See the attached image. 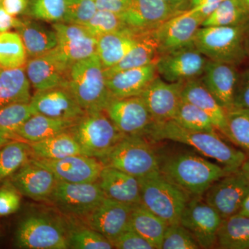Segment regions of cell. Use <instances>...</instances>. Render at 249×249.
<instances>
[{"instance_id":"7dc6e473","label":"cell","mask_w":249,"mask_h":249,"mask_svg":"<svg viewBox=\"0 0 249 249\" xmlns=\"http://www.w3.org/2000/svg\"><path fill=\"white\" fill-rule=\"evenodd\" d=\"M112 245L117 249H155L150 242L130 227L113 241Z\"/></svg>"},{"instance_id":"ffe728a7","label":"cell","mask_w":249,"mask_h":249,"mask_svg":"<svg viewBox=\"0 0 249 249\" xmlns=\"http://www.w3.org/2000/svg\"><path fill=\"white\" fill-rule=\"evenodd\" d=\"M29 104L34 114L55 119L77 120L86 114L66 86L36 91Z\"/></svg>"},{"instance_id":"816d5d0a","label":"cell","mask_w":249,"mask_h":249,"mask_svg":"<svg viewBox=\"0 0 249 249\" xmlns=\"http://www.w3.org/2000/svg\"><path fill=\"white\" fill-rule=\"evenodd\" d=\"M29 0H1V6L11 16L17 17L25 14Z\"/></svg>"},{"instance_id":"680465c9","label":"cell","mask_w":249,"mask_h":249,"mask_svg":"<svg viewBox=\"0 0 249 249\" xmlns=\"http://www.w3.org/2000/svg\"><path fill=\"white\" fill-rule=\"evenodd\" d=\"M165 1L173 3H185L187 0H165Z\"/></svg>"},{"instance_id":"7402d4cb","label":"cell","mask_w":249,"mask_h":249,"mask_svg":"<svg viewBox=\"0 0 249 249\" xmlns=\"http://www.w3.org/2000/svg\"><path fill=\"white\" fill-rule=\"evenodd\" d=\"M70 67L52 49L29 59L25 72L31 86L39 91L65 86Z\"/></svg>"},{"instance_id":"e0dca14e","label":"cell","mask_w":249,"mask_h":249,"mask_svg":"<svg viewBox=\"0 0 249 249\" xmlns=\"http://www.w3.org/2000/svg\"><path fill=\"white\" fill-rule=\"evenodd\" d=\"M133 206L106 197L82 221L112 243L130 227L129 222Z\"/></svg>"},{"instance_id":"603a6c76","label":"cell","mask_w":249,"mask_h":249,"mask_svg":"<svg viewBox=\"0 0 249 249\" xmlns=\"http://www.w3.org/2000/svg\"><path fill=\"white\" fill-rule=\"evenodd\" d=\"M237 67L224 62L208 60L201 81L226 111L234 108V97L238 79Z\"/></svg>"},{"instance_id":"4316f807","label":"cell","mask_w":249,"mask_h":249,"mask_svg":"<svg viewBox=\"0 0 249 249\" xmlns=\"http://www.w3.org/2000/svg\"><path fill=\"white\" fill-rule=\"evenodd\" d=\"M139 34L126 29L98 37L96 53L104 70L114 67L129 53L137 43Z\"/></svg>"},{"instance_id":"f1b7e54d","label":"cell","mask_w":249,"mask_h":249,"mask_svg":"<svg viewBox=\"0 0 249 249\" xmlns=\"http://www.w3.org/2000/svg\"><path fill=\"white\" fill-rule=\"evenodd\" d=\"M20 36L27 51V56H38L50 52L58 44L56 33L47 26L31 19H21L16 29Z\"/></svg>"},{"instance_id":"11a10c76","label":"cell","mask_w":249,"mask_h":249,"mask_svg":"<svg viewBox=\"0 0 249 249\" xmlns=\"http://www.w3.org/2000/svg\"><path fill=\"white\" fill-rule=\"evenodd\" d=\"M244 38H245V47L246 52H247V59L249 60V17L245 24Z\"/></svg>"},{"instance_id":"f5cc1de1","label":"cell","mask_w":249,"mask_h":249,"mask_svg":"<svg viewBox=\"0 0 249 249\" xmlns=\"http://www.w3.org/2000/svg\"><path fill=\"white\" fill-rule=\"evenodd\" d=\"M21 19L10 15L0 4V33L7 32L15 29L20 24Z\"/></svg>"},{"instance_id":"2e32d148","label":"cell","mask_w":249,"mask_h":249,"mask_svg":"<svg viewBox=\"0 0 249 249\" xmlns=\"http://www.w3.org/2000/svg\"><path fill=\"white\" fill-rule=\"evenodd\" d=\"M52 28L56 33L58 40L53 50L70 66L96 53L97 38L83 26L56 22Z\"/></svg>"},{"instance_id":"8fae6325","label":"cell","mask_w":249,"mask_h":249,"mask_svg":"<svg viewBox=\"0 0 249 249\" xmlns=\"http://www.w3.org/2000/svg\"><path fill=\"white\" fill-rule=\"evenodd\" d=\"M188 10L185 3L165 0H132L122 14L127 29L137 34L155 31L167 20Z\"/></svg>"},{"instance_id":"4dcf8cb0","label":"cell","mask_w":249,"mask_h":249,"mask_svg":"<svg viewBox=\"0 0 249 249\" xmlns=\"http://www.w3.org/2000/svg\"><path fill=\"white\" fill-rule=\"evenodd\" d=\"M158 45L153 31L139 34L137 43L128 53L111 68L104 70L106 78L116 72L145 66L158 58Z\"/></svg>"},{"instance_id":"f35d334b","label":"cell","mask_w":249,"mask_h":249,"mask_svg":"<svg viewBox=\"0 0 249 249\" xmlns=\"http://www.w3.org/2000/svg\"><path fill=\"white\" fill-rule=\"evenodd\" d=\"M225 137L249 152V109L235 107L227 111Z\"/></svg>"},{"instance_id":"9c48e42d","label":"cell","mask_w":249,"mask_h":249,"mask_svg":"<svg viewBox=\"0 0 249 249\" xmlns=\"http://www.w3.org/2000/svg\"><path fill=\"white\" fill-rule=\"evenodd\" d=\"M106 197L98 181L74 183L58 180L48 203L64 216L83 220Z\"/></svg>"},{"instance_id":"52a82bcc","label":"cell","mask_w":249,"mask_h":249,"mask_svg":"<svg viewBox=\"0 0 249 249\" xmlns=\"http://www.w3.org/2000/svg\"><path fill=\"white\" fill-rule=\"evenodd\" d=\"M245 26L201 27L193 43L209 60L239 66L247 59Z\"/></svg>"},{"instance_id":"7a4b0ae2","label":"cell","mask_w":249,"mask_h":249,"mask_svg":"<svg viewBox=\"0 0 249 249\" xmlns=\"http://www.w3.org/2000/svg\"><path fill=\"white\" fill-rule=\"evenodd\" d=\"M160 170L167 178L193 196H203L215 181L231 172L222 165L192 153L160 157Z\"/></svg>"},{"instance_id":"6f0895ef","label":"cell","mask_w":249,"mask_h":249,"mask_svg":"<svg viewBox=\"0 0 249 249\" xmlns=\"http://www.w3.org/2000/svg\"><path fill=\"white\" fill-rule=\"evenodd\" d=\"M14 139L9 137L7 134L3 133L0 131V147L4 146L6 144L11 142H14Z\"/></svg>"},{"instance_id":"d590c367","label":"cell","mask_w":249,"mask_h":249,"mask_svg":"<svg viewBox=\"0 0 249 249\" xmlns=\"http://www.w3.org/2000/svg\"><path fill=\"white\" fill-rule=\"evenodd\" d=\"M249 9L242 0H224L201 27H232L244 25L248 20Z\"/></svg>"},{"instance_id":"94428289","label":"cell","mask_w":249,"mask_h":249,"mask_svg":"<svg viewBox=\"0 0 249 249\" xmlns=\"http://www.w3.org/2000/svg\"><path fill=\"white\" fill-rule=\"evenodd\" d=\"M1 0H0V4H1Z\"/></svg>"},{"instance_id":"e575fe53","label":"cell","mask_w":249,"mask_h":249,"mask_svg":"<svg viewBox=\"0 0 249 249\" xmlns=\"http://www.w3.org/2000/svg\"><path fill=\"white\" fill-rule=\"evenodd\" d=\"M69 249H112V243L105 236L88 227L80 219L66 217Z\"/></svg>"},{"instance_id":"5bb4252c","label":"cell","mask_w":249,"mask_h":249,"mask_svg":"<svg viewBox=\"0 0 249 249\" xmlns=\"http://www.w3.org/2000/svg\"><path fill=\"white\" fill-rule=\"evenodd\" d=\"M249 191V182L240 169L218 179L205 193V199L222 219L237 214Z\"/></svg>"},{"instance_id":"74e56055","label":"cell","mask_w":249,"mask_h":249,"mask_svg":"<svg viewBox=\"0 0 249 249\" xmlns=\"http://www.w3.org/2000/svg\"><path fill=\"white\" fill-rule=\"evenodd\" d=\"M27 62V51L17 31L0 33V68H21Z\"/></svg>"},{"instance_id":"f546056e","label":"cell","mask_w":249,"mask_h":249,"mask_svg":"<svg viewBox=\"0 0 249 249\" xmlns=\"http://www.w3.org/2000/svg\"><path fill=\"white\" fill-rule=\"evenodd\" d=\"M31 86L24 67L0 68V108L30 102Z\"/></svg>"},{"instance_id":"60d3db41","label":"cell","mask_w":249,"mask_h":249,"mask_svg":"<svg viewBox=\"0 0 249 249\" xmlns=\"http://www.w3.org/2000/svg\"><path fill=\"white\" fill-rule=\"evenodd\" d=\"M67 6V0H29L25 14L36 20L62 22Z\"/></svg>"},{"instance_id":"3957f363","label":"cell","mask_w":249,"mask_h":249,"mask_svg":"<svg viewBox=\"0 0 249 249\" xmlns=\"http://www.w3.org/2000/svg\"><path fill=\"white\" fill-rule=\"evenodd\" d=\"M65 86L86 113L104 111L114 98L108 89L104 68L96 53L70 67Z\"/></svg>"},{"instance_id":"681fc988","label":"cell","mask_w":249,"mask_h":249,"mask_svg":"<svg viewBox=\"0 0 249 249\" xmlns=\"http://www.w3.org/2000/svg\"><path fill=\"white\" fill-rule=\"evenodd\" d=\"M224 0H190L188 11L197 15L204 20Z\"/></svg>"},{"instance_id":"d6986e66","label":"cell","mask_w":249,"mask_h":249,"mask_svg":"<svg viewBox=\"0 0 249 249\" xmlns=\"http://www.w3.org/2000/svg\"><path fill=\"white\" fill-rule=\"evenodd\" d=\"M184 82L168 83L156 77L140 95L151 114L154 122L173 120L182 100Z\"/></svg>"},{"instance_id":"91938a15","label":"cell","mask_w":249,"mask_h":249,"mask_svg":"<svg viewBox=\"0 0 249 249\" xmlns=\"http://www.w3.org/2000/svg\"><path fill=\"white\" fill-rule=\"evenodd\" d=\"M244 4L247 6V7L249 9V0H242Z\"/></svg>"},{"instance_id":"f907efd6","label":"cell","mask_w":249,"mask_h":249,"mask_svg":"<svg viewBox=\"0 0 249 249\" xmlns=\"http://www.w3.org/2000/svg\"><path fill=\"white\" fill-rule=\"evenodd\" d=\"M97 10L123 14L129 9L132 0H95Z\"/></svg>"},{"instance_id":"5b68a950","label":"cell","mask_w":249,"mask_h":249,"mask_svg":"<svg viewBox=\"0 0 249 249\" xmlns=\"http://www.w3.org/2000/svg\"><path fill=\"white\" fill-rule=\"evenodd\" d=\"M15 245L24 249H69L66 217L46 213L29 214L16 229Z\"/></svg>"},{"instance_id":"d6a6232c","label":"cell","mask_w":249,"mask_h":249,"mask_svg":"<svg viewBox=\"0 0 249 249\" xmlns=\"http://www.w3.org/2000/svg\"><path fill=\"white\" fill-rule=\"evenodd\" d=\"M168 224L147 209L143 204H135L131 213L129 227L153 246L160 249Z\"/></svg>"},{"instance_id":"44dd1931","label":"cell","mask_w":249,"mask_h":249,"mask_svg":"<svg viewBox=\"0 0 249 249\" xmlns=\"http://www.w3.org/2000/svg\"><path fill=\"white\" fill-rule=\"evenodd\" d=\"M22 196L37 201L48 202L58 179L52 172L32 158L7 178Z\"/></svg>"},{"instance_id":"836d02e7","label":"cell","mask_w":249,"mask_h":249,"mask_svg":"<svg viewBox=\"0 0 249 249\" xmlns=\"http://www.w3.org/2000/svg\"><path fill=\"white\" fill-rule=\"evenodd\" d=\"M217 246L224 249H249V218L235 214L223 219Z\"/></svg>"},{"instance_id":"277c9868","label":"cell","mask_w":249,"mask_h":249,"mask_svg":"<svg viewBox=\"0 0 249 249\" xmlns=\"http://www.w3.org/2000/svg\"><path fill=\"white\" fill-rule=\"evenodd\" d=\"M142 204L168 225L180 223L190 195L160 173L139 178Z\"/></svg>"},{"instance_id":"c3c4849f","label":"cell","mask_w":249,"mask_h":249,"mask_svg":"<svg viewBox=\"0 0 249 249\" xmlns=\"http://www.w3.org/2000/svg\"><path fill=\"white\" fill-rule=\"evenodd\" d=\"M249 109V68L239 73L234 97V108Z\"/></svg>"},{"instance_id":"9f6ffc18","label":"cell","mask_w":249,"mask_h":249,"mask_svg":"<svg viewBox=\"0 0 249 249\" xmlns=\"http://www.w3.org/2000/svg\"><path fill=\"white\" fill-rule=\"evenodd\" d=\"M240 169L249 182V157L246 159L244 163L241 165Z\"/></svg>"},{"instance_id":"30bf717a","label":"cell","mask_w":249,"mask_h":249,"mask_svg":"<svg viewBox=\"0 0 249 249\" xmlns=\"http://www.w3.org/2000/svg\"><path fill=\"white\" fill-rule=\"evenodd\" d=\"M222 219L201 196H193L183 210L179 224L190 232L200 249H212L217 245V231Z\"/></svg>"},{"instance_id":"8992f818","label":"cell","mask_w":249,"mask_h":249,"mask_svg":"<svg viewBox=\"0 0 249 249\" xmlns=\"http://www.w3.org/2000/svg\"><path fill=\"white\" fill-rule=\"evenodd\" d=\"M145 137L125 135L101 158L103 166L115 168L137 178L160 170V157Z\"/></svg>"},{"instance_id":"4fadbf2b","label":"cell","mask_w":249,"mask_h":249,"mask_svg":"<svg viewBox=\"0 0 249 249\" xmlns=\"http://www.w3.org/2000/svg\"><path fill=\"white\" fill-rule=\"evenodd\" d=\"M104 111L116 127L127 136L145 137L154 121L140 96L114 97Z\"/></svg>"},{"instance_id":"1f68e13d","label":"cell","mask_w":249,"mask_h":249,"mask_svg":"<svg viewBox=\"0 0 249 249\" xmlns=\"http://www.w3.org/2000/svg\"><path fill=\"white\" fill-rule=\"evenodd\" d=\"M33 159L59 160L73 155H85L70 131L50 138L29 142Z\"/></svg>"},{"instance_id":"f6af8a7d","label":"cell","mask_w":249,"mask_h":249,"mask_svg":"<svg viewBox=\"0 0 249 249\" xmlns=\"http://www.w3.org/2000/svg\"><path fill=\"white\" fill-rule=\"evenodd\" d=\"M95 0H67L63 22L84 26L97 11Z\"/></svg>"},{"instance_id":"ba28073f","label":"cell","mask_w":249,"mask_h":249,"mask_svg":"<svg viewBox=\"0 0 249 249\" xmlns=\"http://www.w3.org/2000/svg\"><path fill=\"white\" fill-rule=\"evenodd\" d=\"M85 155L101 160L124 134L116 127L105 111L86 113L70 129Z\"/></svg>"},{"instance_id":"8d00e7d4","label":"cell","mask_w":249,"mask_h":249,"mask_svg":"<svg viewBox=\"0 0 249 249\" xmlns=\"http://www.w3.org/2000/svg\"><path fill=\"white\" fill-rule=\"evenodd\" d=\"M32 158L29 142L16 140L0 147V183Z\"/></svg>"},{"instance_id":"484cf974","label":"cell","mask_w":249,"mask_h":249,"mask_svg":"<svg viewBox=\"0 0 249 249\" xmlns=\"http://www.w3.org/2000/svg\"><path fill=\"white\" fill-rule=\"evenodd\" d=\"M181 96L185 101L204 111L212 121L216 129L225 136L227 111L210 92L200 78L184 82Z\"/></svg>"},{"instance_id":"db71d44e","label":"cell","mask_w":249,"mask_h":249,"mask_svg":"<svg viewBox=\"0 0 249 249\" xmlns=\"http://www.w3.org/2000/svg\"><path fill=\"white\" fill-rule=\"evenodd\" d=\"M237 214L249 218V191L242 201Z\"/></svg>"},{"instance_id":"ac0fdd59","label":"cell","mask_w":249,"mask_h":249,"mask_svg":"<svg viewBox=\"0 0 249 249\" xmlns=\"http://www.w3.org/2000/svg\"><path fill=\"white\" fill-rule=\"evenodd\" d=\"M33 160L52 172L58 181L68 183L96 182L104 167L97 158L87 155L70 156L59 160Z\"/></svg>"},{"instance_id":"ab89813d","label":"cell","mask_w":249,"mask_h":249,"mask_svg":"<svg viewBox=\"0 0 249 249\" xmlns=\"http://www.w3.org/2000/svg\"><path fill=\"white\" fill-rule=\"evenodd\" d=\"M173 120L185 128L191 130L209 132H215L217 130L204 111L183 98Z\"/></svg>"},{"instance_id":"7c38bea8","label":"cell","mask_w":249,"mask_h":249,"mask_svg":"<svg viewBox=\"0 0 249 249\" xmlns=\"http://www.w3.org/2000/svg\"><path fill=\"white\" fill-rule=\"evenodd\" d=\"M209 59L194 44L160 55L155 61L157 74L168 83L186 82L200 78Z\"/></svg>"},{"instance_id":"cb8c5ba5","label":"cell","mask_w":249,"mask_h":249,"mask_svg":"<svg viewBox=\"0 0 249 249\" xmlns=\"http://www.w3.org/2000/svg\"><path fill=\"white\" fill-rule=\"evenodd\" d=\"M157 74L155 62L145 66L116 72L106 78L109 91L114 98L140 96Z\"/></svg>"},{"instance_id":"d4e9b609","label":"cell","mask_w":249,"mask_h":249,"mask_svg":"<svg viewBox=\"0 0 249 249\" xmlns=\"http://www.w3.org/2000/svg\"><path fill=\"white\" fill-rule=\"evenodd\" d=\"M97 181L106 197L127 204L142 203L140 183L135 177L115 168L103 167Z\"/></svg>"},{"instance_id":"bcb514c9","label":"cell","mask_w":249,"mask_h":249,"mask_svg":"<svg viewBox=\"0 0 249 249\" xmlns=\"http://www.w3.org/2000/svg\"><path fill=\"white\" fill-rule=\"evenodd\" d=\"M22 195L9 179L0 187V217L16 213L20 207Z\"/></svg>"},{"instance_id":"83f0119b","label":"cell","mask_w":249,"mask_h":249,"mask_svg":"<svg viewBox=\"0 0 249 249\" xmlns=\"http://www.w3.org/2000/svg\"><path fill=\"white\" fill-rule=\"evenodd\" d=\"M77 120L55 119L42 114H34L16 129L14 134L19 141L28 142H39L68 132Z\"/></svg>"},{"instance_id":"b9f144b4","label":"cell","mask_w":249,"mask_h":249,"mask_svg":"<svg viewBox=\"0 0 249 249\" xmlns=\"http://www.w3.org/2000/svg\"><path fill=\"white\" fill-rule=\"evenodd\" d=\"M34 115L29 103H15L0 108V131L18 140L14 132Z\"/></svg>"},{"instance_id":"9a60e30c","label":"cell","mask_w":249,"mask_h":249,"mask_svg":"<svg viewBox=\"0 0 249 249\" xmlns=\"http://www.w3.org/2000/svg\"><path fill=\"white\" fill-rule=\"evenodd\" d=\"M203 21L199 16L186 10L153 31L159 56L194 44L195 36Z\"/></svg>"},{"instance_id":"7bdbcfd3","label":"cell","mask_w":249,"mask_h":249,"mask_svg":"<svg viewBox=\"0 0 249 249\" xmlns=\"http://www.w3.org/2000/svg\"><path fill=\"white\" fill-rule=\"evenodd\" d=\"M83 27L95 37L127 29L122 14L98 10L92 18Z\"/></svg>"},{"instance_id":"6da1fadb","label":"cell","mask_w":249,"mask_h":249,"mask_svg":"<svg viewBox=\"0 0 249 249\" xmlns=\"http://www.w3.org/2000/svg\"><path fill=\"white\" fill-rule=\"evenodd\" d=\"M148 140H170L186 144L201 155L217 160L229 171L240 169L247 158L241 150L230 146L217 132H202L185 128L174 120L152 123L145 137Z\"/></svg>"},{"instance_id":"ee69618b","label":"cell","mask_w":249,"mask_h":249,"mask_svg":"<svg viewBox=\"0 0 249 249\" xmlns=\"http://www.w3.org/2000/svg\"><path fill=\"white\" fill-rule=\"evenodd\" d=\"M200 249L190 232L180 224L168 225L160 249Z\"/></svg>"}]
</instances>
